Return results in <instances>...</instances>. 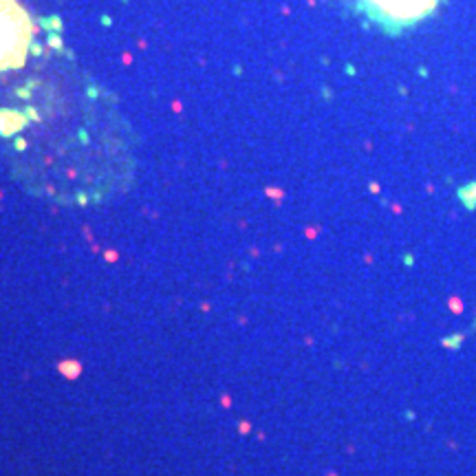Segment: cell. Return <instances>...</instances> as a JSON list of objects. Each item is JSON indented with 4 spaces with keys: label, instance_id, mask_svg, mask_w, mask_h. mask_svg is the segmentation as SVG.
<instances>
[{
    "label": "cell",
    "instance_id": "cell-1",
    "mask_svg": "<svg viewBox=\"0 0 476 476\" xmlns=\"http://www.w3.org/2000/svg\"><path fill=\"white\" fill-rule=\"evenodd\" d=\"M33 20L18 0H0V73L24 66L33 44Z\"/></svg>",
    "mask_w": 476,
    "mask_h": 476
},
{
    "label": "cell",
    "instance_id": "cell-2",
    "mask_svg": "<svg viewBox=\"0 0 476 476\" xmlns=\"http://www.w3.org/2000/svg\"><path fill=\"white\" fill-rule=\"evenodd\" d=\"M368 13L388 22L406 24L434 11L439 0H362Z\"/></svg>",
    "mask_w": 476,
    "mask_h": 476
}]
</instances>
